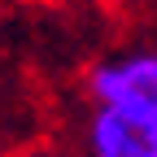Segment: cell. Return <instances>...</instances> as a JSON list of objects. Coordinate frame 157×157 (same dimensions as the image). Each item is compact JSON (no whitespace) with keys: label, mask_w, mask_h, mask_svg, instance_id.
<instances>
[{"label":"cell","mask_w":157,"mask_h":157,"mask_svg":"<svg viewBox=\"0 0 157 157\" xmlns=\"http://www.w3.org/2000/svg\"><path fill=\"white\" fill-rule=\"evenodd\" d=\"M9 157H66V153L52 148V144H22V148H13Z\"/></svg>","instance_id":"obj_3"},{"label":"cell","mask_w":157,"mask_h":157,"mask_svg":"<svg viewBox=\"0 0 157 157\" xmlns=\"http://www.w3.org/2000/svg\"><path fill=\"white\" fill-rule=\"evenodd\" d=\"M83 87L96 109H113L122 118L157 127V44L101 57L87 70Z\"/></svg>","instance_id":"obj_1"},{"label":"cell","mask_w":157,"mask_h":157,"mask_svg":"<svg viewBox=\"0 0 157 157\" xmlns=\"http://www.w3.org/2000/svg\"><path fill=\"white\" fill-rule=\"evenodd\" d=\"M78 153L83 157H157V127L92 105V113L83 118V131H78Z\"/></svg>","instance_id":"obj_2"},{"label":"cell","mask_w":157,"mask_h":157,"mask_svg":"<svg viewBox=\"0 0 157 157\" xmlns=\"http://www.w3.org/2000/svg\"><path fill=\"white\" fill-rule=\"evenodd\" d=\"M101 5H109V9H135V5H148V0H101Z\"/></svg>","instance_id":"obj_4"}]
</instances>
